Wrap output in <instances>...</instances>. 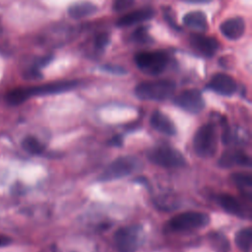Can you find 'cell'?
I'll list each match as a JSON object with an SVG mask.
<instances>
[{
    "label": "cell",
    "instance_id": "6da1fadb",
    "mask_svg": "<svg viewBox=\"0 0 252 252\" xmlns=\"http://www.w3.org/2000/svg\"><path fill=\"white\" fill-rule=\"evenodd\" d=\"M78 86V81H58L48 83L40 86L29 87V88H17L10 91L6 95V100L11 105H18L26 101L32 96L55 94L75 89Z\"/></svg>",
    "mask_w": 252,
    "mask_h": 252
},
{
    "label": "cell",
    "instance_id": "7a4b0ae2",
    "mask_svg": "<svg viewBox=\"0 0 252 252\" xmlns=\"http://www.w3.org/2000/svg\"><path fill=\"white\" fill-rule=\"evenodd\" d=\"M176 85L171 80L146 81L136 86L135 94L142 100L161 101L169 98L173 94Z\"/></svg>",
    "mask_w": 252,
    "mask_h": 252
},
{
    "label": "cell",
    "instance_id": "3957f363",
    "mask_svg": "<svg viewBox=\"0 0 252 252\" xmlns=\"http://www.w3.org/2000/svg\"><path fill=\"white\" fill-rule=\"evenodd\" d=\"M193 149L200 158H211L216 154L218 137L213 124H204L197 129L193 137Z\"/></svg>",
    "mask_w": 252,
    "mask_h": 252
},
{
    "label": "cell",
    "instance_id": "277c9868",
    "mask_svg": "<svg viewBox=\"0 0 252 252\" xmlns=\"http://www.w3.org/2000/svg\"><path fill=\"white\" fill-rule=\"evenodd\" d=\"M210 222V216L206 213L189 211L178 214L171 218L166 226L169 230L174 232L191 231L194 229L202 228Z\"/></svg>",
    "mask_w": 252,
    "mask_h": 252
},
{
    "label": "cell",
    "instance_id": "5b68a950",
    "mask_svg": "<svg viewBox=\"0 0 252 252\" xmlns=\"http://www.w3.org/2000/svg\"><path fill=\"white\" fill-rule=\"evenodd\" d=\"M168 55L161 50L140 51L135 54L134 61L137 67L148 75H158L163 72L168 64Z\"/></svg>",
    "mask_w": 252,
    "mask_h": 252
},
{
    "label": "cell",
    "instance_id": "8992f818",
    "mask_svg": "<svg viewBox=\"0 0 252 252\" xmlns=\"http://www.w3.org/2000/svg\"><path fill=\"white\" fill-rule=\"evenodd\" d=\"M149 160L164 168H178L186 164L184 156L169 146H157L147 154Z\"/></svg>",
    "mask_w": 252,
    "mask_h": 252
},
{
    "label": "cell",
    "instance_id": "52a82bcc",
    "mask_svg": "<svg viewBox=\"0 0 252 252\" xmlns=\"http://www.w3.org/2000/svg\"><path fill=\"white\" fill-rule=\"evenodd\" d=\"M140 227L127 225L119 227L113 234V243L118 252H136L140 245Z\"/></svg>",
    "mask_w": 252,
    "mask_h": 252
},
{
    "label": "cell",
    "instance_id": "ba28073f",
    "mask_svg": "<svg viewBox=\"0 0 252 252\" xmlns=\"http://www.w3.org/2000/svg\"><path fill=\"white\" fill-rule=\"evenodd\" d=\"M137 167V160L132 157H119L110 162L98 176L100 181H112L131 174Z\"/></svg>",
    "mask_w": 252,
    "mask_h": 252
},
{
    "label": "cell",
    "instance_id": "9c48e42d",
    "mask_svg": "<svg viewBox=\"0 0 252 252\" xmlns=\"http://www.w3.org/2000/svg\"><path fill=\"white\" fill-rule=\"evenodd\" d=\"M173 102L181 109L193 114L201 112L205 107L203 95L197 89H188L182 91L174 97Z\"/></svg>",
    "mask_w": 252,
    "mask_h": 252
},
{
    "label": "cell",
    "instance_id": "30bf717a",
    "mask_svg": "<svg viewBox=\"0 0 252 252\" xmlns=\"http://www.w3.org/2000/svg\"><path fill=\"white\" fill-rule=\"evenodd\" d=\"M207 88L220 95L229 96L236 92L237 84L231 76L224 73H217L211 78Z\"/></svg>",
    "mask_w": 252,
    "mask_h": 252
},
{
    "label": "cell",
    "instance_id": "8fae6325",
    "mask_svg": "<svg viewBox=\"0 0 252 252\" xmlns=\"http://www.w3.org/2000/svg\"><path fill=\"white\" fill-rule=\"evenodd\" d=\"M189 42L193 48L206 56H213L219 49L220 43L216 37L202 33H192Z\"/></svg>",
    "mask_w": 252,
    "mask_h": 252
},
{
    "label": "cell",
    "instance_id": "7c38bea8",
    "mask_svg": "<svg viewBox=\"0 0 252 252\" xmlns=\"http://www.w3.org/2000/svg\"><path fill=\"white\" fill-rule=\"evenodd\" d=\"M220 31L225 38L236 40L245 32V22L241 17L228 18L220 24Z\"/></svg>",
    "mask_w": 252,
    "mask_h": 252
},
{
    "label": "cell",
    "instance_id": "4fadbf2b",
    "mask_svg": "<svg viewBox=\"0 0 252 252\" xmlns=\"http://www.w3.org/2000/svg\"><path fill=\"white\" fill-rule=\"evenodd\" d=\"M155 16L154 9L150 7L137 9L134 11H131L129 13H126L125 15L118 18L115 22L117 27L123 28V27H130L138 23H143L145 21H148L152 19Z\"/></svg>",
    "mask_w": 252,
    "mask_h": 252
},
{
    "label": "cell",
    "instance_id": "5bb4252c",
    "mask_svg": "<svg viewBox=\"0 0 252 252\" xmlns=\"http://www.w3.org/2000/svg\"><path fill=\"white\" fill-rule=\"evenodd\" d=\"M151 126L158 132L167 135L173 136L176 134V127L172 120L164 113L159 110H155L150 117Z\"/></svg>",
    "mask_w": 252,
    "mask_h": 252
},
{
    "label": "cell",
    "instance_id": "9a60e30c",
    "mask_svg": "<svg viewBox=\"0 0 252 252\" xmlns=\"http://www.w3.org/2000/svg\"><path fill=\"white\" fill-rule=\"evenodd\" d=\"M219 165L221 167H231L234 165L250 166V158L241 151H229L224 152L219 159Z\"/></svg>",
    "mask_w": 252,
    "mask_h": 252
},
{
    "label": "cell",
    "instance_id": "2e32d148",
    "mask_svg": "<svg viewBox=\"0 0 252 252\" xmlns=\"http://www.w3.org/2000/svg\"><path fill=\"white\" fill-rule=\"evenodd\" d=\"M67 12L72 19L80 20L95 14L97 12V6L90 1H79L71 4Z\"/></svg>",
    "mask_w": 252,
    "mask_h": 252
},
{
    "label": "cell",
    "instance_id": "e0dca14e",
    "mask_svg": "<svg viewBox=\"0 0 252 252\" xmlns=\"http://www.w3.org/2000/svg\"><path fill=\"white\" fill-rule=\"evenodd\" d=\"M184 26L197 32H206L208 30L207 16L202 11H192L186 13L182 19Z\"/></svg>",
    "mask_w": 252,
    "mask_h": 252
},
{
    "label": "cell",
    "instance_id": "ac0fdd59",
    "mask_svg": "<svg viewBox=\"0 0 252 252\" xmlns=\"http://www.w3.org/2000/svg\"><path fill=\"white\" fill-rule=\"evenodd\" d=\"M216 201L228 214H231V215H234L237 217H243V215H244L243 208H242L241 204L239 203V201L235 197H233L229 194L221 193L217 196Z\"/></svg>",
    "mask_w": 252,
    "mask_h": 252
},
{
    "label": "cell",
    "instance_id": "d6986e66",
    "mask_svg": "<svg viewBox=\"0 0 252 252\" xmlns=\"http://www.w3.org/2000/svg\"><path fill=\"white\" fill-rule=\"evenodd\" d=\"M252 230L250 227H244L235 234V244L243 252H249L251 249Z\"/></svg>",
    "mask_w": 252,
    "mask_h": 252
},
{
    "label": "cell",
    "instance_id": "ffe728a7",
    "mask_svg": "<svg viewBox=\"0 0 252 252\" xmlns=\"http://www.w3.org/2000/svg\"><path fill=\"white\" fill-rule=\"evenodd\" d=\"M23 149L31 155H40L44 151V146L33 136H27L22 141Z\"/></svg>",
    "mask_w": 252,
    "mask_h": 252
},
{
    "label": "cell",
    "instance_id": "44dd1931",
    "mask_svg": "<svg viewBox=\"0 0 252 252\" xmlns=\"http://www.w3.org/2000/svg\"><path fill=\"white\" fill-rule=\"evenodd\" d=\"M233 183L240 188H251L252 187V176L245 172H234L230 175Z\"/></svg>",
    "mask_w": 252,
    "mask_h": 252
},
{
    "label": "cell",
    "instance_id": "7402d4cb",
    "mask_svg": "<svg viewBox=\"0 0 252 252\" xmlns=\"http://www.w3.org/2000/svg\"><path fill=\"white\" fill-rule=\"evenodd\" d=\"M132 39L135 42L141 43V44L149 43L151 41V35L149 34L148 28L145 26H141L137 28L132 33Z\"/></svg>",
    "mask_w": 252,
    "mask_h": 252
},
{
    "label": "cell",
    "instance_id": "603a6c76",
    "mask_svg": "<svg viewBox=\"0 0 252 252\" xmlns=\"http://www.w3.org/2000/svg\"><path fill=\"white\" fill-rule=\"evenodd\" d=\"M135 0H113L112 1V9L113 11L120 13L128 10L134 4Z\"/></svg>",
    "mask_w": 252,
    "mask_h": 252
},
{
    "label": "cell",
    "instance_id": "cb8c5ba5",
    "mask_svg": "<svg viewBox=\"0 0 252 252\" xmlns=\"http://www.w3.org/2000/svg\"><path fill=\"white\" fill-rule=\"evenodd\" d=\"M109 43V34L107 32H100L98 33L94 41V44L96 49H104L105 46Z\"/></svg>",
    "mask_w": 252,
    "mask_h": 252
},
{
    "label": "cell",
    "instance_id": "d4e9b609",
    "mask_svg": "<svg viewBox=\"0 0 252 252\" xmlns=\"http://www.w3.org/2000/svg\"><path fill=\"white\" fill-rule=\"evenodd\" d=\"M163 18H164V20L166 21V23L171 27V28H173V29H176V30H179L180 28L178 27V25H177V23H176V21H175V17H174V15H173V13H172V11L170 10V9H168V8H164L163 9Z\"/></svg>",
    "mask_w": 252,
    "mask_h": 252
},
{
    "label": "cell",
    "instance_id": "484cf974",
    "mask_svg": "<svg viewBox=\"0 0 252 252\" xmlns=\"http://www.w3.org/2000/svg\"><path fill=\"white\" fill-rule=\"evenodd\" d=\"M101 69L106 72H109L111 74H116V75H122L127 72L124 68H122L120 66H116V65H104L101 67Z\"/></svg>",
    "mask_w": 252,
    "mask_h": 252
},
{
    "label": "cell",
    "instance_id": "4316f807",
    "mask_svg": "<svg viewBox=\"0 0 252 252\" xmlns=\"http://www.w3.org/2000/svg\"><path fill=\"white\" fill-rule=\"evenodd\" d=\"M12 239L4 234H0V247H5L8 246L9 244H11Z\"/></svg>",
    "mask_w": 252,
    "mask_h": 252
},
{
    "label": "cell",
    "instance_id": "83f0119b",
    "mask_svg": "<svg viewBox=\"0 0 252 252\" xmlns=\"http://www.w3.org/2000/svg\"><path fill=\"white\" fill-rule=\"evenodd\" d=\"M109 144L112 145V146H116V147H120L122 145V137L119 136V135H116L114 136L110 141H109Z\"/></svg>",
    "mask_w": 252,
    "mask_h": 252
},
{
    "label": "cell",
    "instance_id": "f1b7e54d",
    "mask_svg": "<svg viewBox=\"0 0 252 252\" xmlns=\"http://www.w3.org/2000/svg\"><path fill=\"white\" fill-rule=\"evenodd\" d=\"M185 2L192 3V4H207L212 2L213 0H184Z\"/></svg>",
    "mask_w": 252,
    "mask_h": 252
}]
</instances>
